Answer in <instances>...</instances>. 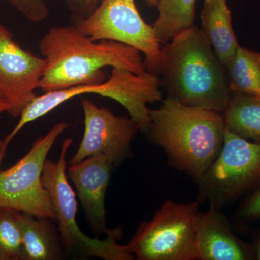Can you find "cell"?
I'll return each mask as SVG.
<instances>
[{"mask_svg": "<svg viewBox=\"0 0 260 260\" xmlns=\"http://www.w3.org/2000/svg\"><path fill=\"white\" fill-rule=\"evenodd\" d=\"M46 61L39 88L44 93L106 81L104 68L147 71L141 52L112 40L95 41L74 25L53 26L39 42Z\"/></svg>", "mask_w": 260, "mask_h": 260, "instance_id": "1", "label": "cell"}, {"mask_svg": "<svg viewBox=\"0 0 260 260\" xmlns=\"http://www.w3.org/2000/svg\"><path fill=\"white\" fill-rule=\"evenodd\" d=\"M161 52L160 80L167 98L223 114L232 94L226 70L201 30L186 29Z\"/></svg>", "mask_w": 260, "mask_h": 260, "instance_id": "2", "label": "cell"}, {"mask_svg": "<svg viewBox=\"0 0 260 260\" xmlns=\"http://www.w3.org/2000/svg\"><path fill=\"white\" fill-rule=\"evenodd\" d=\"M150 141L164 149L173 164L197 180L218 156L225 139L223 114L188 107L167 98L150 109Z\"/></svg>", "mask_w": 260, "mask_h": 260, "instance_id": "3", "label": "cell"}, {"mask_svg": "<svg viewBox=\"0 0 260 260\" xmlns=\"http://www.w3.org/2000/svg\"><path fill=\"white\" fill-rule=\"evenodd\" d=\"M161 87L158 75L148 70L136 74L124 68H113L109 79L103 83L72 87L37 95L22 112L18 124L5 138V144L9 145L29 123L42 118L73 98L85 94H96L119 103L127 110L129 117L139 125L140 131L147 133L150 122L148 104L164 100Z\"/></svg>", "mask_w": 260, "mask_h": 260, "instance_id": "4", "label": "cell"}, {"mask_svg": "<svg viewBox=\"0 0 260 260\" xmlns=\"http://www.w3.org/2000/svg\"><path fill=\"white\" fill-rule=\"evenodd\" d=\"M73 143L67 138L61 147L57 162L46 160L42 173L43 184L49 192L58 221L59 237L67 252L75 257H98L104 260H132L135 256L127 245H121L118 240L122 229L115 228L108 231L104 240L93 239L84 234L76 221L78 203L68 181L67 155Z\"/></svg>", "mask_w": 260, "mask_h": 260, "instance_id": "5", "label": "cell"}, {"mask_svg": "<svg viewBox=\"0 0 260 260\" xmlns=\"http://www.w3.org/2000/svg\"><path fill=\"white\" fill-rule=\"evenodd\" d=\"M199 215V200H167L151 220L140 224L128 248L138 260L197 259Z\"/></svg>", "mask_w": 260, "mask_h": 260, "instance_id": "6", "label": "cell"}, {"mask_svg": "<svg viewBox=\"0 0 260 260\" xmlns=\"http://www.w3.org/2000/svg\"><path fill=\"white\" fill-rule=\"evenodd\" d=\"M70 126L61 121L35 140L28 153L9 169L0 170V208L37 217L56 219L42 173L47 155L56 140Z\"/></svg>", "mask_w": 260, "mask_h": 260, "instance_id": "7", "label": "cell"}, {"mask_svg": "<svg viewBox=\"0 0 260 260\" xmlns=\"http://www.w3.org/2000/svg\"><path fill=\"white\" fill-rule=\"evenodd\" d=\"M200 195L223 205L260 188V143L243 138L225 128L223 148L198 181Z\"/></svg>", "mask_w": 260, "mask_h": 260, "instance_id": "8", "label": "cell"}, {"mask_svg": "<svg viewBox=\"0 0 260 260\" xmlns=\"http://www.w3.org/2000/svg\"><path fill=\"white\" fill-rule=\"evenodd\" d=\"M72 22L93 40L115 41L135 48L145 56L147 70L160 75V43L152 25L142 18L135 0H103L93 14Z\"/></svg>", "mask_w": 260, "mask_h": 260, "instance_id": "9", "label": "cell"}, {"mask_svg": "<svg viewBox=\"0 0 260 260\" xmlns=\"http://www.w3.org/2000/svg\"><path fill=\"white\" fill-rule=\"evenodd\" d=\"M45 67L44 57L23 49L0 24V96L8 104L10 115L20 117L37 96Z\"/></svg>", "mask_w": 260, "mask_h": 260, "instance_id": "10", "label": "cell"}, {"mask_svg": "<svg viewBox=\"0 0 260 260\" xmlns=\"http://www.w3.org/2000/svg\"><path fill=\"white\" fill-rule=\"evenodd\" d=\"M81 107L85 125L83 139L70 164L96 155H106L114 165L127 158L139 125L131 118L116 116L110 109L98 107L88 99L82 101Z\"/></svg>", "mask_w": 260, "mask_h": 260, "instance_id": "11", "label": "cell"}, {"mask_svg": "<svg viewBox=\"0 0 260 260\" xmlns=\"http://www.w3.org/2000/svg\"><path fill=\"white\" fill-rule=\"evenodd\" d=\"M114 162L104 155H93L78 164H70L68 179L77 190L90 228L95 234H107L105 197Z\"/></svg>", "mask_w": 260, "mask_h": 260, "instance_id": "12", "label": "cell"}, {"mask_svg": "<svg viewBox=\"0 0 260 260\" xmlns=\"http://www.w3.org/2000/svg\"><path fill=\"white\" fill-rule=\"evenodd\" d=\"M218 205L200 213L197 224V259L246 260L254 257V249L233 233Z\"/></svg>", "mask_w": 260, "mask_h": 260, "instance_id": "13", "label": "cell"}, {"mask_svg": "<svg viewBox=\"0 0 260 260\" xmlns=\"http://www.w3.org/2000/svg\"><path fill=\"white\" fill-rule=\"evenodd\" d=\"M200 20V30L225 68L239 46L227 0H204Z\"/></svg>", "mask_w": 260, "mask_h": 260, "instance_id": "14", "label": "cell"}, {"mask_svg": "<svg viewBox=\"0 0 260 260\" xmlns=\"http://www.w3.org/2000/svg\"><path fill=\"white\" fill-rule=\"evenodd\" d=\"M23 241V260L60 259L59 237L48 218H38L29 214L19 215Z\"/></svg>", "mask_w": 260, "mask_h": 260, "instance_id": "15", "label": "cell"}, {"mask_svg": "<svg viewBox=\"0 0 260 260\" xmlns=\"http://www.w3.org/2000/svg\"><path fill=\"white\" fill-rule=\"evenodd\" d=\"M223 116L226 129L246 140L260 143V99L232 93Z\"/></svg>", "mask_w": 260, "mask_h": 260, "instance_id": "16", "label": "cell"}, {"mask_svg": "<svg viewBox=\"0 0 260 260\" xmlns=\"http://www.w3.org/2000/svg\"><path fill=\"white\" fill-rule=\"evenodd\" d=\"M197 0H158V16L153 26L160 43H167L194 25Z\"/></svg>", "mask_w": 260, "mask_h": 260, "instance_id": "17", "label": "cell"}, {"mask_svg": "<svg viewBox=\"0 0 260 260\" xmlns=\"http://www.w3.org/2000/svg\"><path fill=\"white\" fill-rule=\"evenodd\" d=\"M225 70L232 93L260 99V53L239 45Z\"/></svg>", "mask_w": 260, "mask_h": 260, "instance_id": "18", "label": "cell"}, {"mask_svg": "<svg viewBox=\"0 0 260 260\" xmlns=\"http://www.w3.org/2000/svg\"><path fill=\"white\" fill-rule=\"evenodd\" d=\"M20 212L0 208V260L23 259Z\"/></svg>", "mask_w": 260, "mask_h": 260, "instance_id": "19", "label": "cell"}, {"mask_svg": "<svg viewBox=\"0 0 260 260\" xmlns=\"http://www.w3.org/2000/svg\"><path fill=\"white\" fill-rule=\"evenodd\" d=\"M10 4L32 23L47 20L49 14L47 0H8Z\"/></svg>", "mask_w": 260, "mask_h": 260, "instance_id": "20", "label": "cell"}, {"mask_svg": "<svg viewBox=\"0 0 260 260\" xmlns=\"http://www.w3.org/2000/svg\"><path fill=\"white\" fill-rule=\"evenodd\" d=\"M238 218L243 223H251L260 219V188L249 196L239 207Z\"/></svg>", "mask_w": 260, "mask_h": 260, "instance_id": "21", "label": "cell"}, {"mask_svg": "<svg viewBox=\"0 0 260 260\" xmlns=\"http://www.w3.org/2000/svg\"><path fill=\"white\" fill-rule=\"evenodd\" d=\"M103 0H64L71 12L72 20L88 18L93 14Z\"/></svg>", "mask_w": 260, "mask_h": 260, "instance_id": "22", "label": "cell"}, {"mask_svg": "<svg viewBox=\"0 0 260 260\" xmlns=\"http://www.w3.org/2000/svg\"><path fill=\"white\" fill-rule=\"evenodd\" d=\"M7 148H8V145L5 144V140H0V166H1L2 161L6 153Z\"/></svg>", "mask_w": 260, "mask_h": 260, "instance_id": "23", "label": "cell"}, {"mask_svg": "<svg viewBox=\"0 0 260 260\" xmlns=\"http://www.w3.org/2000/svg\"><path fill=\"white\" fill-rule=\"evenodd\" d=\"M8 105L4 99H3L1 96H0V114L5 112H8Z\"/></svg>", "mask_w": 260, "mask_h": 260, "instance_id": "24", "label": "cell"}, {"mask_svg": "<svg viewBox=\"0 0 260 260\" xmlns=\"http://www.w3.org/2000/svg\"><path fill=\"white\" fill-rule=\"evenodd\" d=\"M144 3L149 8H156L158 0H144Z\"/></svg>", "mask_w": 260, "mask_h": 260, "instance_id": "25", "label": "cell"}, {"mask_svg": "<svg viewBox=\"0 0 260 260\" xmlns=\"http://www.w3.org/2000/svg\"><path fill=\"white\" fill-rule=\"evenodd\" d=\"M254 258L256 259L260 260V237L259 240H258L257 244L254 248Z\"/></svg>", "mask_w": 260, "mask_h": 260, "instance_id": "26", "label": "cell"}]
</instances>
